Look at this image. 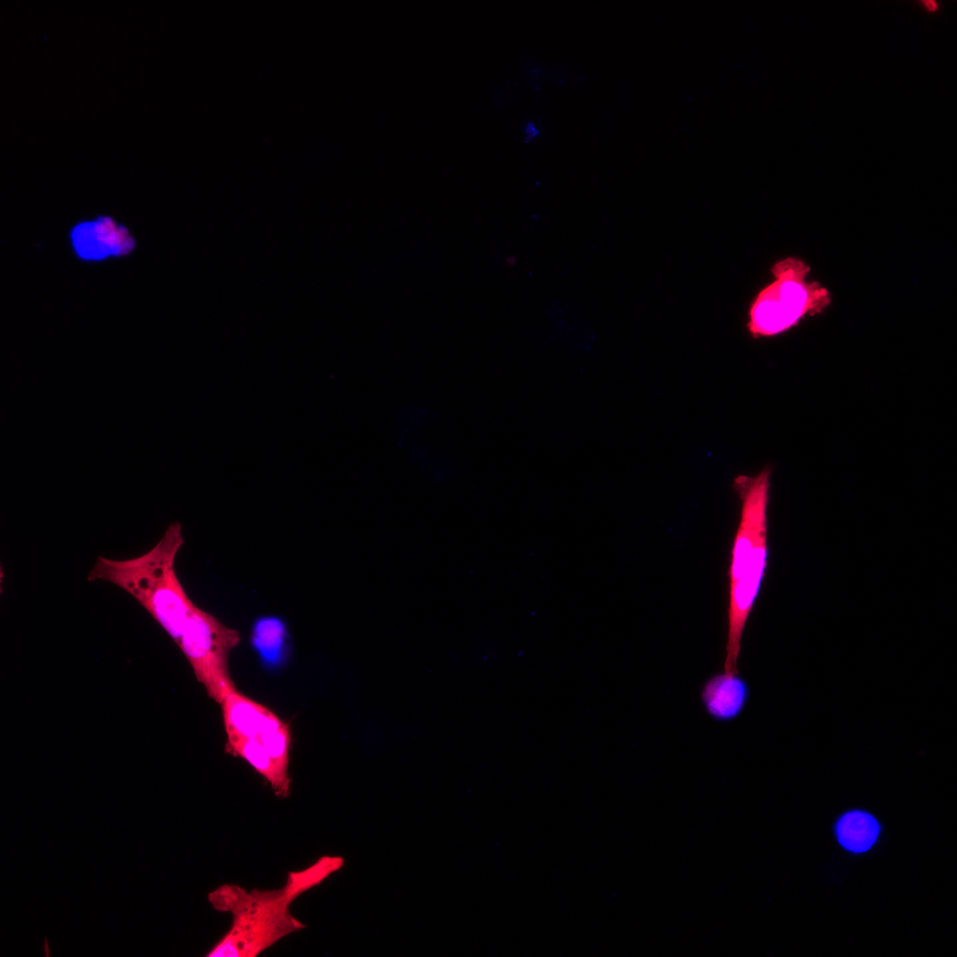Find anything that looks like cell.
<instances>
[{"label": "cell", "mask_w": 957, "mask_h": 957, "mask_svg": "<svg viewBox=\"0 0 957 957\" xmlns=\"http://www.w3.org/2000/svg\"><path fill=\"white\" fill-rule=\"evenodd\" d=\"M526 133L530 134V136L528 137V138H530L532 136H536L538 134V131L533 128V125L530 124V125H528V127L526 128Z\"/></svg>", "instance_id": "cell-13"}, {"label": "cell", "mask_w": 957, "mask_h": 957, "mask_svg": "<svg viewBox=\"0 0 957 957\" xmlns=\"http://www.w3.org/2000/svg\"><path fill=\"white\" fill-rule=\"evenodd\" d=\"M922 4L923 5L924 9L930 12H934L938 10V4L935 1L926 0L923 1Z\"/></svg>", "instance_id": "cell-12"}, {"label": "cell", "mask_w": 957, "mask_h": 957, "mask_svg": "<svg viewBox=\"0 0 957 957\" xmlns=\"http://www.w3.org/2000/svg\"><path fill=\"white\" fill-rule=\"evenodd\" d=\"M771 271L772 280L757 293L748 310L746 326L755 338L784 333L831 303L829 291L809 279L811 268L803 260L786 257Z\"/></svg>", "instance_id": "cell-5"}, {"label": "cell", "mask_w": 957, "mask_h": 957, "mask_svg": "<svg viewBox=\"0 0 957 957\" xmlns=\"http://www.w3.org/2000/svg\"><path fill=\"white\" fill-rule=\"evenodd\" d=\"M749 696V685L738 673L714 674L705 681L701 691L706 712L719 722L736 719L745 708Z\"/></svg>", "instance_id": "cell-8"}, {"label": "cell", "mask_w": 957, "mask_h": 957, "mask_svg": "<svg viewBox=\"0 0 957 957\" xmlns=\"http://www.w3.org/2000/svg\"><path fill=\"white\" fill-rule=\"evenodd\" d=\"M183 544L182 525H168L144 554L124 560L98 556L89 572V581H107L132 595L177 643L194 608L175 568Z\"/></svg>", "instance_id": "cell-2"}, {"label": "cell", "mask_w": 957, "mask_h": 957, "mask_svg": "<svg viewBox=\"0 0 957 957\" xmlns=\"http://www.w3.org/2000/svg\"><path fill=\"white\" fill-rule=\"evenodd\" d=\"M771 471L739 475L734 488L742 506L731 551L727 642L724 672L738 673L737 662L744 627L758 596L766 566L767 506Z\"/></svg>", "instance_id": "cell-1"}, {"label": "cell", "mask_w": 957, "mask_h": 957, "mask_svg": "<svg viewBox=\"0 0 957 957\" xmlns=\"http://www.w3.org/2000/svg\"><path fill=\"white\" fill-rule=\"evenodd\" d=\"M289 640L287 625L280 617L264 615L253 623L251 644L266 666L277 667L285 662Z\"/></svg>", "instance_id": "cell-9"}, {"label": "cell", "mask_w": 957, "mask_h": 957, "mask_svg": "<svg viewBox=\"0 0 957 957\" xmlns=\"http://www.w3.org/2000/svg\"><path fill=\"white\" fill-rule=\"evenodd\" d=\"M222 705L226 751L245 759L268 782L276 797H288L291 735L287 724L237 689Z\"/></svg>", "instance_id": "cell-4"}, {"label": "cell", "mask_w": 957, "mask_h": 957, "mask_svg": "<svg viewBox=\"0 0 957 957\" xmlns=\"http://www.w3.org/2000/svg\"><path fill=\"white\" fill-rule=\"evenodd\" d=\"M295 899L283 886L251 890L226 883L208 894L217 911L231 915L223 937L207 952L208 957H255L284 938L305 928L290 910Z\"/></svg>", "instance_id": "cell-3"}, {"label": "cell", "mask_w": 957, "mask_h": 957, "mask_svg": "<svg viewBox=\"0 0 957 957\" xmlns=\"http://www.w3.org/2000/svg\"><path fill=\"white\" fill-rule=\"evenodd\" d=\"M69 236L74 253L84 261L125 257L136 244L128 229L108 215L81 221L73 226Z\"/></svg>", "instance_id": "cell-7"}, {"label": "cell", "mask_w": 957, "mask_h": 957, "mask_svg": "<svg viewBox=\"0 0 957 957\" xmlns=\"http://www.w3.org/2000/svg\"><path fill=\"white\" fill-rule=\"evenodd\" d=\"M240 642L239 633L196 606L177 645L191 664L197 680L208 696L222 704L236 687L230 676L228 659Z\"/></svg>", "instance_id": "cell-6"}, {"label": "cell", "mask_w": 957, "mask_h": 957, "mask_svg": "<svg viewBox=\"0 0 957 957\" xmlns=\"http://www.w3.org/2000/svg\"><path fill=\"white\" fill-rule=\"evenodd\" d=\"M345 863L340 856H323L314 864L299 871L290 872L284 884L287 891L296 899L313 887L320 884L331 874L339 870Z\"/></svg>", "instance_id": "cell-11"}, {"label": "cell", "mask_w": 957, "mask_h": 957, "mask_svg": "<svg viewBox=\"0 0 957 957\" xmlns=\"http://www.w3.org/2000/svg\"><path fill=\"white\" fill-rule=\"evenodd\" d=\"M880 828L868 813L852 811L844 814L836 824L840 844L853 852H864L875 842Z\"/></svg>", "instance_id": "cell-10"}]
</instances>
